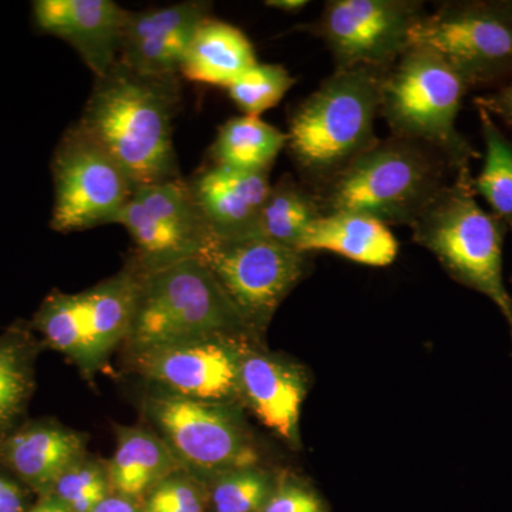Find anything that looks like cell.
<instances>
[{
  "label": "cell",
  "instance_id": "obj_1",
  "mask_svg": "<svg viewBox=\"0 0 512 512\" xmlns=\"http://www.w3.org/2000/svg\"><path fill=\"white\" fill-rule=\"evenodd\" d=\"M180 76H147L120 62L94 80L76 126L121 165L136 185L180 178L174 120Z\"/></svg>",
  "mask_w": 512,
  "mask_h": 512
},
{
  "label": "cell",
  "instance_id": "obj_2",
  "mask_svg": "<svg viewBox=\"0 0 512 512\" xmlns=\"http://www.w3.org/2000/svg\"><path fill=\"white\" fill-rule=\"evenodd\" d=\"M387 70L367 66L336 69L293 111L286 147L312 190L379 143L375 120Z\"/></svg>",
  "mask_w": 512,
  "mask_h": 512
},
{
  "label": "cell",
  "instance_id": "obj_3",
  "mask_svg": "<svg viewBox=\"0 0 512 512\" xmlns=\"http://www.w3.org/2000/svg\"><path fill=\"white\" fill-rule=\"evenodd\" d=\"M451 170L457 168L433 148L392 136L313 191L323 214L356 212L410 227L450 183Z\"/></svg>",
  "mask_w": 512,
  "mask_h": 512
},
{
  "label": "cell",
  "instance_id": "obj_4",
  "mask_svg": "<svg viewBox=\"0 0 512 512\" xmlns=\"http://www.w3.org/2000/svg\"><path fill=\"white\" fill-rule=\"evenodd\" d=\"M214 336L262 340L200 259L143 272L124 340L131 355Z\"/></svg>",
  "mask_w": 512,
  "mask_h": 512
},
{
  "label": "cell",
  "instance_id": "obj_5",
  "mask_svg": "<svg viewBox=\"0 0 512 512\" xmlns=\"http://www.w3.org/2000/svg\"><path fill=\"white\" fill-rule=\"evenodd\" d=\"M420 247L439 259L454 281L483 293L507 319L512 335V299L503 279V245L507 225L476 200L470 167L458 168L410 225Z\"/></svg>",
  "mask_w": 512,
  "mask_h": 512
},
{
  "label": "cell",
  "instance_id": "obj_6",
  "mask_svg": "<svg viewBox=\"0 0 512 512\" xmlns=\"http://www.w3.org/2000/svg\"><path fill=\"white\" fill-rule=\"evenodd\" d=\"M468 89L443 57L410 46L384 74L380 114L393 137L433 148L458 170L477 157L456 127Z\"/></svg>",
  "mask_w": 512,
  "mask_h": 512
},
{
  "label": "cell",
  "instance_id": "obj_7",
  "mask_svg": "<svg viewBox=\"0 0 512 512\" xmlns=\"http://www.w3.org/2000/svg\"><path fill=\"white\" fill-rule=\"evenodd\" d=\"M141 275L130 259L116 275L86 291H52L40 303L30 326L46 348L63 353L92 376L127 338Z\"/></svg>",
  "mask_w": 512,
  "mask_h": 512
},
{
  "label": "cell",
  "instance_id": "obj_8",
  "mask_svg": "<svg viewBox=\"0 0 512 512\" xmlns=\"http://www.w3.org/2000/svg\"><path fill=\"white\" fill-rule=\"evenodd\" d=\"M144 413L185 470L207 480L259 466L261 456L239 403H211L175 394L148 393Z\"/></svg>",
  "mask_w": 512,
  "mask_h": 512
},
{
  "label": "cell",
  "instance_id": "obj_9",
  "mask_svg": "<svg viewBox=\"0 0 512 512\" xmlns=\"http://www.w3.org/2000/svg\"><path fill=\"white\" fill-rule=\"evenodd\" d=\"M197 258L261 338L279 305L311 268L309 254L258 237H211Z\"/></svg>",
  "mask_w": 512,
  "mask_h": 512
},
{
  "label": "cell",
  "instance_id": "obj_10",
  "mask_svg": "<svg viewBox=\"0 0 512 512\" xmlns=\"http://www.w3.org/2000/svg\"><path fill=\"white\" fill-rule=\"evenodd\" d=\"M410 46L443 57L470 87L512 76V3H446L421 16Z\"/></svg>",
  "mask_w": 512,
  "mask_h": 512
},
{
  "label": "cell",
  "instance_id": "obj_11",
  "mask_svg": "<svg viewBox=\"0 0 512 512\" xmlns=\"http://www.w3.org/2000/svg\"><path fill=\"white\" fill-rule=\"evenodd\" d=\"M55 204L50 228L60 234L114 224L137 185L113 157L74 126L52 158Z\"/></svg>",
  "mask_w": 512,
  "mask_h": 512
},
{
  "label": "cell",
  "instance_id": "obj_12",
  "mask_svg": "<svg viewBox=\"0 0 512 512\" xmlns=\"http://www.w3.org/2000/svg\"><path fill=\"white\" fill-rule=\"evenodd\" d=\"M114 224L127 229L144 274L197 258L211 238L183 177L137 185Z\"/></svg>",
  "mask_w": 512,
  "mask_h": 512
},
{
  "label": "cell",
  "instance_id": "obj_13",
  "mask_svg": "<svg viewBox=\"0 0 512 512\" xmlns=\"http://www.w3.org/2000/svg\"><path fill=\"white\" fill-rule=\"evenodd\" d=\"M423 5L410 0H330L315 26L338 69L387 70L410 47Z\"/></svg>",
  "mask_w": 512,
  "mask_h": 512
},
{
  "label": "cell",
  "instance_id": "obj_14",
  "mask_svg": "<svg viewBox=\"0 0 512 512\" xmlns=\"http://www.w3.org/2000/svg\"><path fill=\"white\" fill-rule=\"evenodd\" d=\"M261 340L214 336L133 355L138 372L160 392L211 403H239V369Z\"/></svg>",
  "mask_w": 512,
  "mask_h": 512
},
{
  "label": "cell",
  "instance_id": "obj_15",
  "mask_svg": "<svg viewBox=\"0 0 512 512\" xmlns=\"http://www.w3.org/2000/svg\"><path fill=\"white\" fill-rule=\"evenodd\" d=\"M309 390L308 373L261 345L245 353L239 369L238 402L289 447L301 446V412Z\"/></svg>",
  "mask_w": 512,
  "mask_h": 512
},
{
  "label": "cell",
  "instance_id": "obj_16",
  "mask_svg": "<svg viewBox=\"0 0 512 512\" xmlns=\"http://www.w3.org/2000/svg\"><path fill=\"white\" fill-rule=\"evenodd\" d=\"M128 10L113 0H35L33 26L73 47L99 79L119 62Z\"/></svg>",
  "mask_w": 512,
  "mask_h": 512
},
{
  "label": "cell",
  "instance_id": "obj_17",
  "mask_svg": "<svg viewBox=\"0 0 512 512\" xmlns=\"http://www.w3.org/2000/svg\"><path fill=\"white\" fill-rule=\"evenodd\" d=\"M211 10V2L190 0L128 12L119 62L147 76H180L191 37Z\"/></svg>",
  "mask_w": 512,
  "mask_h": 512
},
{
  "label": "cell",
  "instance_id": "obj_18",
  "mask_svg": "<svg viewBox=\"0 0 512 512\" xmlns=\"http://www.w3.org/2000/svg\"><path fill=\"white\" fill-rule=\"evenodd\" d=\"M269 173H248L212 164L188 181L212 238L232 241L256 237L259 217L272 187Z\"/></svg>",
  "mask_w": 512,
  "mask_h": 512
},
{
  "label": "cell",
  "instance_id": "obj_19",
  "mask_svg": "<svg viewBox=\"0 0 512 512\" xmlns=\"http://www.w3.org/2000/svg\"><path fill=\"white\" fill-rule=\"evenodd\" d=\"M86 446L79 431L52 420L30 421L0 436V466L46 497L64 471L86 457Z\"/></svg>",
  "mask_w": 512,
  "mask_h": 512
},
{
  "label": "cell",
  "instance_id": "obj_20",
  "mask_svg": "<svg viewBox=\"0 0 512 512\" xmlns=\"http://www.w3.org/2000/svg\"><path fill=\"white\" fill-rule=\"evenodd\" d=\"M399 241L389 225L356 212H330L313 221L299 242L298 251H328L367 266H389L399 254Z\"/></svg>",
  "mask_w": 512,
  "mask_h": 512
},
{
  "label": "cell",
  "instance_id": "obj_21",
  "mask_svg": "<svg viewBox=\"0 0 512 512\" xmlns=\"http://www.w3.org/2000/svg\"><path fill=\"white\" fill-rule=\"evenodd\" d=\"M114 431L116 450L106 464L111 493L140 500L165 478L185 470L156 431L126 426Z\"/></svg>",
  "mask_w": 512,
  "mask_h": 512
},
{
  "label": "cell",
  "instance_id": "obj_22",
  "mask_svg": "<svg viewBox=\"0 0 512 512\" xmlns=\"http://www.w3.org/2000/svg\"><path fill=\"white\" fill-rule=\"evenodd\" d=\"M256 63L254 46L245 33L211 16L195 29L180 76L190 82L228 89Z\"/></svg>",
  "mask_w": 512,
  "mask_h": 512
},
{
  "label": "cell",
  "instance_id": "obj_23",
  "mask_svg": "<svg viewBox=\"0 0 512 512\" xmlns=\"http://www.w3.org/2000/svg\"><path fill=\"white\" fill-rule=\"evenodd\" d=\"M25 320L0 335V436L26 413L35 392V363L42 340Z\"/></svg>",
  "mask_w": 512,
  "mask_h": 512
},
{
  "label": "cell",
  "instance_id": "obj_24",
  "mask_svg": "<svg viewBox=\"0 0 512 512\" xmlns=\"http://www.w3.org/2000/svg\"><path fill=\"white\" fill-rule=\"evenodd\" d=\"M286 144L288 134L261 117H235L218 131L211 148L212 164L248 173L271 171Z\"/></svg>",
  "mask_w": 512,
  "mask_h": 512
},
{
  "label": "cell",
  "instance_id": "obj_25",
  "mask_svg": "<svg viewBox=\"0 0 512 512\" xmlns=\"http://www.w3.org/2000/svg\"><path fill=\"white\" fill-rule=\"evenodd\" d=\"M322 215L316 192L296 183L291 175H284L269 190L256 237L298 251L306 229Z\"/></svg>",
  "mask_w": 512,
  "mask_h": 512
},
{
  "label": "cell",
  "instance_id": "obj_26",
  "mask_svg": "<svg viewBox=\"0 0 512 512\" xmlns=\"http://www.w3.org/2000/svg\"><path fill=\"white\" fill-rule=\"evenodd\" d=\"M485 141L483 171L474 190L490 205L493 214L512 229V143L501 133L491 114L478 107Z\"/></svg>",
  "mask_w": 512,
  "mask_h": 512
},
{
  "label": "cell",
  "instance_id": "obj_27",
  "mask_svg": "<svg viewBox=\"0 0 512 512\" xmlns=\"http://www.w3.org/2000/svg\"><path fill=\"white\" fill-rule=\"evenodd\" d=\"M275 484L264 468H239L210 480L208 501L214 512H259Z\"/></svg>",
  "mask_w": 512,
  "mask_h": 512
},
{
  "label": "cell",
  "instance_id": "obj_28",
  "mask_svg": "<svg viewBox=\"0 0 512 512\" xmlns=\"http://www.w3.org/2000/svg\"><path fill=\"white\" fill-rule=\"evenodd\" d=\"M295 83L281 64L258 62L228 87V93L244 116L259 117L278 106Z\"/></svg>",
  "mask_w": 512,
  "mask_h": 512
},
{
  "label": "cell",
  "instance_id": "obj_29",
  "mask_svg": "<svg viewBox=\"0 0 512 512\" xmlns=\"http://www.w3.org/2000/svg\"><path fill=\"white\" fill-rule=\"evenodd\" d=\"M110 494L106 466L84 457L64 471L49 495L70 512H92Z\"/></svg>",
  "mask_w": 512,
  "mask_h": 512
},
{
  "label": "cell",
  "instance_id": "obj_30",
  "mask_svg": "<svg viewBox=\"0 0 512 512\" xmlns=\"http://www.w3.org/2000/svg\"><path fill=\"white\" fill-rule=\"evenodd\" d=\"M208 491L197 477L180 471L165 478L147 494L144 512H205Z\"/></svg>",
  "mask_w": 512,
  "mask_h": 512
},
{
  "label": "cell",
  "instance_id": "obj_31",
  "mask_svg": "<svg viewBox=\"0 0 512 512\" xmlns=\"http://www.w3.org/2000/svg\"><path fill=\"white\" fill-rule=\"evenodd\" d=\"M259 512H329V507L311 485L282 476Z\"/></svg>",
  "mask_w": 512,
  "mask_h": 512
},
{
  "label": "cell",
  "instance_id": "obj_32",
  "mask_svg": "<svg viewBox=\"0 0 512 512\" xmlns=\"http://www.w3.org/2000/svg\"><path fill=\"white\" fill-rule=\"evenodd\" d=\"M478 107H483L488 113L501 117L512 127V76L498 92L476 100Z\"/></svg>",
  "mask_w": 512,
  "mask_h": 512
},
{
  "label": "cell",
  "instance_id": "obj_33",
  "mask_svg": "<svg viewBox=\"0 0 512 512\" xmlns=\"http://www.w3.org/2000/svg\"><path fill=\"white\" fill-rule=\"evenodd\" d=\"M26 498L22 487L12 478L0 474V512H26Z\"/></svg>",
  "mask_w": 512,
  "mask_h": 512
},
{
  "label": "cell",
  "instance_id": "obj_34",
  "mask_svg": "<svg viewBox=\"0 0 512 512\" xmlns=\"http://www.w3.org/2000/svg\"><path fill=\"white\" fill-rule=\"evenodd\" d=\"M92 512H144L136 501L123 495L111 493Z\"/></svg>",
  "mask_w": 512,
  "mask_h": 512
},
{
  "label": "cell",
  "instance_id": "obj_35",
  "mask_svg": "<svg viewBox=\"0 0 512 512\" xmlns=\"http://www.w3.org/2000/svg\"><path fill=\"white\" fill-rule=\"evenodd\" d=\"M268 8L282 10V12L298 13L309 5L305 0H268L265 2Z\"/></svg>",
  "mask_w": 512,
  "mask_h": 512
},
{
  "label": "cell",
  "instance_id": "obj_36",
  "mask_svg": "<svg viewBox=\"0 0 512 512\" xmlns=\"http://www.w3.org/2000/svg\"><path fill=\"white\" fill-rule=\"evenodd\" d=\"M26 512H70L60 501H57L56 498L50 497V495H46L42 500L39 501L36 505H33L32 508H29Z\"/></svg>",
  "mask_w": 512,
  "mask_h": 512
},
{
  "label": "cell",
  "instance_id": "obj_37",
  "mask_svg": "<svg viewBox=\"0 0 512 512\" xmlns=\"http://www.w3.org/2000/svg\"><path fill=\"white\" fill-rule=\"evenodd\" d=\"M512 3V2H511Z\"/></svg>",
  "mask_w": 512,
  "mask_h": 512
}]
</instances>
